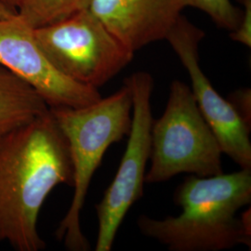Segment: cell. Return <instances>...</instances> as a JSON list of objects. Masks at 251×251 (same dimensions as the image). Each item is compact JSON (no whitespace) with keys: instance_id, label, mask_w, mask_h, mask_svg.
Returning <instances> with one entry per match:
<instances>
[{"instance_id":"6da1fadb","label":"cell","mask_w":251,"mask_h":251,"mask_svg":"<svg viewBox=\"0 0 251 251\" xmlns=\"http://www.w3.org/2000/svg\"><path fill=\"white\" fill-rule=\"evenodd\" d=\"M74 185L69 145L50 110L0 137V242L46 249L37 224L56 186Z\"/></svg>"},{"instance_id":"7a4b0ae2","label":"cell","mask_w":251,"mask_h":251,"mask_svg":"<svg viewBox=\"0 0 251 251\" xmlns=\"http://www.w3.org/2000/svg\"><path fill=\"white\" fill-rule=\"evenodd\" d=\"M174 202L182 208L176 217L141 215L137 225L145 236L171 251H221L251 247V170L209 177L191 175L179 185Z\"/></svg>"},{"instance_id":"3957f363","label":"cell","mask_w":251,"mask_h":251,"mask_svg":"<svg viewBox=\"0 0 251 251\" xmlns=\"http://www.w3.org/2000/svg\"><path fill=\"white\" fill-rule=\"evenodd\" d=\"M129 85L107 98L83 107H50L65 136L74 168L71 205L56 230V237L71 251H87L90 243L81 229V212L90 182L108 148L128 134L132 121Z\"/></svg>"},{"instance_id":"277c9868","label":"cell","mask_w":251,"mask_h":251,"mask_svg":"<svg viewBox=\"0 0 251 251\" xmlns=\"http://www.w3.org/2000/svg\"><path fill=\"white\" fill-rule=\"evenodd\" d=\"M222 153L191 88L173 81L162 117L152 121L151 167L145 182L160 183L181 173L198 177L222 174Z\"/></svg>"},{"instance_id":"5b68a950","label":"cell","mask_w":251,"mask_h":251,"mask_svg":"<svg viewBox=\"0 0 251 251\" xmlns=\"http://www.w3.org/2000/svg\"><path fill=\"white\" fill-rule=\"evenodd\" d=\"M34 36L57 71L97 90L125 68L134 56L88 9L34 28Z\"/></svg>"},{"instance_id":"8992f818","label":"cell","mask_w":251,"mask_h":251,"mask_svg":"<svg viewBox=\"0 0 251 251\" xmlns=\"http://www.w3.org/2000/svg\"><path fill=\"white\" fill-rule=\"evenodd\" d=\"M132 92V121L128 141L117 174L96 205L98 235L96 251H110L126 213L143 198L146 166L151 155L153 80L146 72L135 73L125 79Z\"/></svg>"},{"instance_id":"52a82bcc","label":"cell","mask_w":251,"mask_h":251,"mask_svg":"<svg viewBox=\"0 0 251 251\" xmlns=\"http://www.w3.org/2000/svg\"><path fill=\"white\" fill-rule=\"evenodd\" d=\"M204 32L181 15L166 40L188 72L192 92L198 108L219 141L223 153L241 169L251 170V128L238 117L227 99L213 88L199 65L198 46Z\"/></svg>"},{"instance_id":"ba28073f","label":"cell","mask_w":251,"mask_h":251,"mask_svg":"<svg viewBox=\"0 0 251 251\" xmlns=\"http://www.w3.org/2000/svg\"><path fill=\"white\" fill-rule=\"evenodd\" d=\"M0 65L29 83L49 107H83L102 98L99 90L57 71L37 45L34 28L18 14L0 18Z\"/></svg>"},{"instance_id":"9c48e42d","label":"cell","mask_w":251,"mask_h":251,"mask_svg":"<svg viewBox=\"0 0 251 251\" xmlns=\"http://www.w3.org/2000/svg\"><path fill=\"white\" fill-rule=\"evenodd\" d=\"M88 9L135 52L166 39L183 8L179 0H90Z\"/></svg>"},{"instance_id":"30bf717a","label":"cell","mask_w":251,"mask_h":251,"mask_svg":"<svg viewBox=\"0 0 251 251\" xmlns=\"http://www.w3.org/2000/svg\"><path fill=\"white\" fill-rule=\"evenodd\" d=\"M49 109L29 83L0 65V137L45 114Z\"/></svg>"},{"instance_id":"8fae6325","label":"cell","mask_w":251,"mask_h":251,"mask_svg":"<svg viewBox=\"0 0 251 251\" xmlns=\"http://www.w3.org/2000/svg\"><path fill=\"white\" fill-rule=\"evenodd\" d=\"M90 0H20L18 15L32 28L60 22L82 9Z\"/></svg>"},{"instance_id":"7c38bea8","label":"cell","mask_w":251,"mask_h":251,"mask_svg":"<svg viewBox=\"0 0 251 251\" xmlns=\"http://www.w3.org/2000/svg\"><path fill=\"white\" fill-rule=\"evenodd\" d=\"M182 8L200 9L212 19L217 26L234 32L241 23L243 10L234 7L230 0H179Z\"/></svg>"},{"instance_id":"4fadbf2b","label":"cell","mask_w":251,"mask_h":251,"mask_svg":"<svg viewBox=\"0 0 251 251\" xmlns=\"http://www.w3.org/2000/svg\"><path fill=\"white\" fill-rule=\"evenodd\" d=\"M228 100L234 111L248 127L251 128V92L250 89H242L232 92Z\"/></svg>"},{"instance_id":"5bb4252c","label":"cell","mask_w":251,"mask_h":251,"mask_svg":"<svg viewBox=\"0 0 251 251\" xmlns=\"http://www.w3.org/2000/svg\"><path fill=\"white\" fill-rule=\"evenodd\" d=\"M245 6L243 18L238 28L231 33V38L244 45L251 46V0H239Z\"/></svg>"},{"instance_id":"9a60e30c","label":"cell","mask_w":251,"mask_h":251,"mask_svg":"<svg viewBox=\"0 0 251 251\" xmlns=\"http://www.w3.org/2000/svg\"><path fill=\"white\" fill-rule=\"evenodd\" d=\"M18 14L17 9L12 8L9 5L0 1V18H10Z\"/></svg>"},{"instance_id":"2e32d148","label":"cell","mask_w":251,"mask_h":251,"mask_svg":"<svg viewBox=\"0 0 251 251\" xmlns=\"http://www.w3.org/2000/svg\"><path fill=\"white\" fill-rule=\"evenodd\" d=\"M0 1H2L3 3L9 5L12 8H15V9H17L19 3H20V0H0Z\"/></svg>"}]
</instances>
